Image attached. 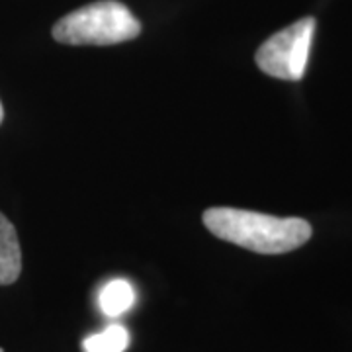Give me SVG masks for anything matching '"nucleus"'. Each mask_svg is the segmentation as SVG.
<instances>
[{"instance_id": "1", "label": "nucleus", "mask_w": 352, "mask_h": 352, "mask_svg": "<svg viewBox=\"0 0 352 352\" xmlns=\"http://www.w3.org/2000/svg\"><path fill=\"white\" fill-rule=\"evenodd\" d=\"M204 226L217 239L258 254H284L311 239L314 229L302 217H276L239 208H208Z\"/></svg>"}, {"instance_id": "2", "label": "nucleus", "mask_w": 352, "mask_h": 352, "mask_svg": "<svg viewBox=\"0 0 352 352\" xmlns=\"http://www.w3.org/2000/svg\"><path fill=\"white\" fill-rule=\"evenodd\" d=\"M53 39L65 45H116L141 34V24L118 0L92 2L53 25Z\"/></svg>"}, {"instance_id": "3", "label": "nucleus", "mask_w": 352, "mask_h": 352, "mask_svg": "<svg viewBox=\"0 0 352 352\" xmlns=\"http://www.w3.org/2000/svg\"><path fill=\"white\" fill-rule=\"evenodd\" d=\"M315 28V18L307 16L270 36L254 55L258 69L280 80H302L309 61Z\"/></svg>"}, {"instance_id": "4", "label": "nucleus", "mask_w": 352, "mask_h": 352, "mask_svg": "<svg viewBox=\"0 0 352 352\" xmlns=\"http://www.w3.org/2000/svg\"><path fill=\"white\" fill-rule=\"evenodd\" d=\"M22 272V249L10 219L0 214V286L14 284Z\"/></svg>"}, {"instance_id": "5", "label": "nucleus", "mask_w": 352, "mask_h": 352, "mask_svg": "<svg viewBox=\"0 0 352 352\" xmlns=\"http://www.w3.org/2000/svg\"><path fill=\"white\" fill-rule=\"evenodd\" d=\"M135 302V292L133 286L127 280H112L102 288L98 296V305H100L102 314L108 317H120L124 315Z\"/></svg>"}, {"instance_id": "6", "label": "nucleus", "mask_w": 352, "mask_h": 352, "mask_svg": "<svg viewBox=\"0 0 352 352\" xmlns=\"http://www.w3.org/2000/svg\"><path fill=\"white\" fill-rule=\"evenodd\" d=\"M129 344V333L124 325H110L102 333L82 340L85 352H124Z\"/></svg>"}, {"instance_id": "7", "label": "nucleus", "mask_w": 352, "mask_h": 352, "mask_svg": "<svg viewBox=\"0 0 352 352\" xmlns=\"http://www.w3.org/2000/svg\"><path fill=\"white\" fill-rule=\"evenodd\" d=\"M2 120H4V108H2V102H0V124H2Z\"/></svg>"}, {"instance_id": "8", "label": "nucleus", "mask_w": 352, "mask_h": 352, "mask_svg": "<svg viewBox=\"0 0 352 352\" xmlns=\"http://www.w3.org/2000/svg\"><path fill=\"white\" fill-rule=\"evenodd\" d=\"M0 352H4V351H2V349H0Z\"/></svg>"}]
</instances>
